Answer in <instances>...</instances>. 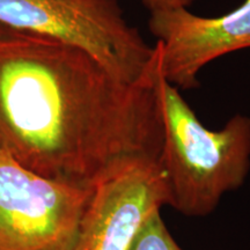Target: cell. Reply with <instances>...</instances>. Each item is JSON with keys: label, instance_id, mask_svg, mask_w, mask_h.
Masks as SVG:
<instances>
[{"label": "cell", "instance_id": "6da1fadb", "mask_svg": "<svg viewBox=\"0 0 250 250\" xmlns=\"http://www.w3.org/2000/svg\"><path fill=\"white\" fill-rule=\"evenodd\" d=\"M158 62L152 78L126 83L78 46L0 31V147L41 176L87 188L121 159H159Z\"/></svg>", "mask_w": 250, "mask_h": 250}, {"label": "cell", "instance_id": "7a4b0ae2", "mask_svg": "<svg viewBox=\"0 0 250 250\" xmlns=\"http://www.w3.org/2000/svg\"><path fill=\"white\" fill-rule=\"evenodd\" d=\"M155 87L164 130L159 164L168 206L187 217H206L248 177L250 117L235 115L220 130L204 126L179 88L162 76L160 46Z\"/></svg>", "mask_w": 250, "mask_h": 250}, {"label": "cell", "instance_id": "3957f363", "mask_svg": "<svg viewBox=\"0 0 250 250\" xmlns=\"http://www.w3.org/2000/svg\"><path fill=\"white\" fill-rule=\"evenodd\" d=\"M0 31L78 46L126 83L152 78L158 61L156 45L127 22L120 0H0Z\"/></svg>", "mask_w": 250, "mask_h": 250}, {"label": "cell", "instance_id": "277c9868", "mask_svg": "<svg viewBox=\"0 0 250 250\" xmlns=\"http://www.w3.org/2000/svg\"><path fill=\"white\" fill-rule=\"evenodd\" d=\"M90 192L41 176L0 147V250H72Z\"/></svg>", "mask_w": 250, "mask_h": 250}, {"label": "cell", "instance_id": "5b68a950", "mask_svg": "<svg viewBox=\"0 0 250 250\" xmlns=\"http://www.w3.org/2000/svg\"><path fill=\"white\" fill-rule=\"evenodd\" d=\"M168 205L159 159H121L93 183L72 250H131L146 221Z\"/></svg>", "mask_w": 250, "mask_h": 250}, {"label": "cell", "instance_id": "8992f818", "mask_svg": "<svg viewBox=\"0 0 250 250\" xmlns=\"http://www.w3.org/2000/svg\"><path fill=\"white\" fill-rule=\"evenodd\" d=\"M148 29L160 46L162 76L181 89L197 88L208 62L250 48V0L221 17H199L186 7L152 11Z\"/></svg>", "mask_w": 250, "mask_h": 250}, {"label": "cell", "instance_id": "52a82bcc", "mask_svg": "<svg viewBox=\"0 0 250 250\" xmlns=\"http://www.w3.org/2000/svg\"><path fill=\"white\" fill-rule=\"evenodd\" d=\"M131 250H184L166 226L161 211L146 221Z\"/></svg>", "mask_w": 250, "mask_h": 250}, {"label": "cell", "instance_id": "ba28073f", "mask_svg": "<svg viewBox=\"0 0 250 250\" xmlns=\"http://www.w3.org/2000/svg\"><path fill=\"white\" fill-rule=\"evenodd\" d=\"M149 12L158 9H170L186 7L188 8L195 0H142Z\"/></svg>", "mask_w": 250, "mask_h": 250}]
</instances>
